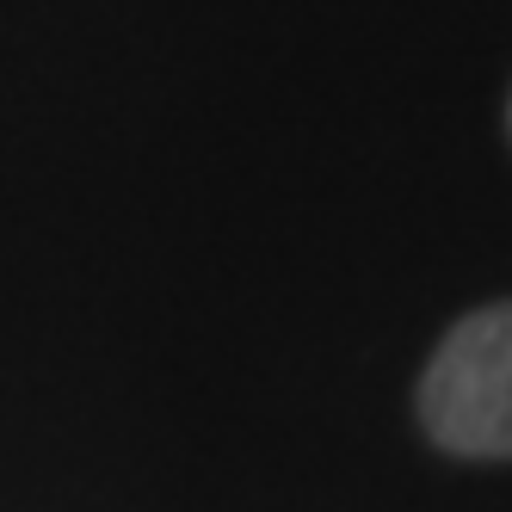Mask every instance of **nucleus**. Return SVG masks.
Returning <instances> with one entry per match:
<instances>
[{
	"instance_id": "1",
	"label": "nucleus",
	"mask_w": 512,
	"mask_h": 512,
	"mask_svg": "<svg viewBox=\"0 0 512 512\" xmlns=\"http://www.w3.org/2000/svg\"><path fill=\"white\" fill-rule=\"evenodd\" d=\"M420 426L451 457H512V303L463 315L420 377Z\"/></svg>"
}]
</instances>
